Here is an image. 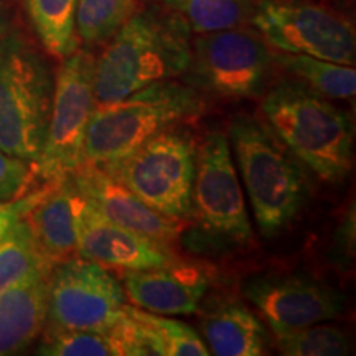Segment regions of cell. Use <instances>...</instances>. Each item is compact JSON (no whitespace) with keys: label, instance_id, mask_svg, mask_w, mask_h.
Instances as JSON below:
<instances>
[{"label":"cell","instance_id":"cell-22","mask_svg":"<svg viewBox=\"0 0 356 356\" xmlns=\"http://www.w3.org/2000/svg\"><path fill=\"white\" fill-rule=\"evenodd\" d=\"M53 266L40 254L25 220L17 222L0 239V291L40 273H51Z\"/></svg>","mask_w":356,"mask_h":356},{"label":"cell","instance_id":"cell-28","mask_svg":"<svg viewBox=\"0 0 356 356\" xmlns=\"http://www.w3.org/2000/svg\"><path fill=\"white\" fill-rule=\"evenodd\" d=\"M53 184H43L40 188H32L29 193L10 200H0V239L10 231L17 222L25 218L35 203L44 197Z\"/></svg>","mask_w":356,"mask_h":356},{"label":"cell","instance_id":"cell-3","mask_svg":"<svg viewBox=\"0 0 356 356\" xmlns=\"http://www.w3.org/2000/svg\"><path fill=\"white\" fill-rule=\"evenodd\" d=\"M202 92L188 83L165 79L122 99L96 104L84 139V162L108 168L147 140L202 115Z\"/></svg>","mask_w":356,"mask_h":356},{"label":"cell","instance_id":"cell-11","mask_svg":"<svg viewBox=\"0 0 356 356\" xmlns=\"http://www.w3.org/2000/svg\"><path fill=\"white\" fill-rule=\"evenodd\" d=\"M124 305L126 292L106 266L76 254L50 273L44 328L108 330L122 315Z\"/></svg>","mask_w":356,"mask_h":356},{"label":"cell","instance_id":"cell-17","mask_svg":"<svg viewBox=\"0 0 356 356\" xmlns=\"http://www.w3.org/2000/svg\"><path fill=\"white\" fill-rule=\"evenodd\" d=\"M74 188L71 177L53 184L44 197L25 215L40 254L55 267L76 256V220H74Z\"/></svg>","mask_w":356,"mask_h":356},{"label":"cell","instance_id":"cell-14","mask_svg":"<svg viewBox=\"0 0 356 356\" xmlns=\"http://www.w3.org/2000/svg\"><path fill=\"white\" fill-rule=\"evenodd\" d=\"M74 188L102 218L163 243H175L186 229V220L162 215L134 195L104 168L83 162L71 175Z\"/></svg>","mask_w":356,"mask_h":356},{"label":"cell","instance_id":"cell-29","mask_svg":"<svg viewBox=\"0 0 356 356\" xmlns=\"http://www.w3.org/2000/svg\"><path fill=\"white\" fill-rule=\"evenodd\" d=\"M355 207H351L340 225H338L335 233L332 257L343 269L350 266V262L355 256Z\"/></svg>","mask_w":356,"mask_h":356},{"label":"cell","instance_id":"cell-21","mask_svg":"<svg viewBox=\"0 0 356 356\" xmlns=\"http://www.w3.org/2000/svg\"><path fill=\"white\" fill-rule=\"evenodd\" d=\"M256 0H163L193 33H213L251 24Z\"/></svg>","mask_w":356,"mask_h":356},{"label":"cell","instance_id":"cell-7","mask_svg":"<svg viewBox=\"0 0 356 356\" xmlns=\"http://www.w3.org/2000/svg\"><path fill=\"white\" fill-rule=\"evenodd\" d=\"M198 145L184 129H167L106 172L162 215L190 220Z\"/></svg>","mask_w":356,"mask_h":356},{"label":"cell","instance_id":"cell-19","mask_svg":"<svg viewBox=\"0 0 356 356\" xmlns=\"http://www.w3.org/2000/svg\"><path fill=\"white\" fill-rule=\"evenodd\" d=\"M274 65L307 86L332 99H353L356 91L355 66L338 65L300 53L273 51Z\"/></svg>","mask_w":356,"mask_h":356},{"label":"cell","instance_id":"cell-24","mask_svg":"<svg viewBox=\"0 0 356 356\" xmlns=\"http://www.w3.org/2000/svg\"><path fill=\"white\" fill-rule=\"evenodd\" d=\"M274 345L286 356H343L350 353L348 335L330 325H307L273 330Z\"/></svg>","mask_w":356,"mask_h":356},{"label":"cell","instance_id":"cell-5","mask_svg":"<svg viewBox=\"0 0 356 356\" xmlns=\"http://www.w3.org/2000/svg\"><path fill=\"white\" fill-rule=\"evenodd\" d=\"M53 79L47 61L20 37L0 38V149L33 163L50 119Z\"/></svg>","mask_w":356,"mask_h":356},{"label":"cell","instance_id":"cell-31","mask_svg":"<svg viewBox=\"0 0 356 356\" xmlns=\"http://www.w3.org/2000/svg\"><path fill=\"white\" fill-rule=\"evenodd\" d=\"M144 2H152V0H144Z\"/></svg>","mask_w":356,"mask_h":356},{"label":"cell","instance_id":"cell-8","mask_svg":"<svg viewBox=\"0 0 356 356\" xmlns=\"http://www.w3.org/2000/svg\"><path fill=\"white\" fill-rule=\"evenodd\" d=\"M273 51L259 33L239 26L200 33L191 42L185 83L208 95L252 99L264 95L270 78Z\"/></svg>","mask_w":356,"mask_h":356},{"label":"cell","instance_id":"cell-12","mask_svg":"<svg viewBox=\"0 0 356 356\" xmlns=\"http://www.w3.org/2000/svg\"><path fill=\"white\" fill-rule=\"evenodd\" d=\"M243 293L261 312L270 330L335 320L346 304L341 292L296 274L254 275L243 284Z\"/></svg>","mask_w":356,"mask_h":356},{"label":"cell","instance_id":"cell-23","mask_svg":"<svg viewBox=\"0 0 356 356\" xmlns=\"http://www.w3.org/2000/svg\"><path fill=\"white\" fill-rule=\"evenodd\" d=\"M139 10L137 0H78L76 35L88 47L108 43Z\"/></svg>","mask_w":356,"mask_h":356},{"label":"cell","instance_id":"cell-1","mask_svg":"<svg viewBox=\"0 0 356 356\" xmlns=\"http://www.w3.org/2000/svg\"><path fill=\"white\" fill-rule=\"evenodd\" d=\"M190 56L191 29L178 13L165 6L137 10L96 58V104L184 76Z\"/></svg>","mask_w":356,"mask_h":356},{"label":"cell","instance_id":"cell-6","mask_svg":"<svg viewBox=\"0 0 356 356\" xmlns=\"http://www.w3.org/2000/svg\"><path fill=\"white\" fill-rule=\"evenodd\" d=\"M95 68L92 51L78 48L58 70L42 150L30 163L35 180L60 184L84 162V139L96 108Z\"/></svg>","mask_w":356,"mask_h":356},{"label":"cell","instance_id":"cell-4","mask_svg":"<svg viewBox=\"0 0 356 356\" xmlns=\"http://www.w3.org/2000/svg\"><path fill=\"white\" fill-rule=\"evenodd\" d=\"M229 145L261 234L284 233L304 210L309 184L304 168L264 121L239 114L229 124Z\"/></svg>","mask_w":356,"mask_h":356},{"label":"cell","instance_id":"cell-25","mask_svg":"<svg viewBox=\"0 0 356 356\" xmlns=\"http://www.w3.org/2000/svg\"><path fill=\"white\" fill-rule=\"evenodd\" d=\"M129 317L149 328L150 333L159 341L163 356H208L211 355L208 345L197 330L184 322L168 318L167 315H159L147 312L136 305H124Z\"/></svg>","mask_w":356,"mask_h":356},{"label":"cell","instance_id":"cell-2","mask_svg":"<svg viewBox=\"0 0 356 356\" xmlns=\"http://www.w3.org/2000/svg\"><path fill=\"white\" fill-rule=\"evenodd\" d=\"M261 109L270 131L320 180H345L353 163L355 134L343 111L293 79L274 84Z\"/></svg>","mask_w":356,"mask_h":356},{"label":"cell","instance_id":"cell-26","mask_svg":"<svg viewBox=\"0 0 356 356\" xmlns=\"http://www.w3.org/2000/svg\"><path fill=\"white\" fill-rule=\"evenodd\" d=\"M37 353L47 356H118L111 327L102 332L43 328Z\"/></svg>","mask_w":356,"mask_h":356},{"label":"cell","instance_id":"cell-18","mask_svg":"<svg viewBox=\"0 0 356 356\" xmlns=\"http://www.w3.org/2000/svg\"><path fill=\"white\" fill-rule=\"evenodd\" d=\"M210 353L216 356L264 355L267 332L261 320L241 302L213 300L200 318Z\"/></svg>","mask_w":356,"mask_h":356},{"label":"cell","instance_id":"cell-10","mask_svg":"<svg viewBox=\"0 0 356 356\" xmlns=\"http://www.w3.org/2000/svg\"><path fill=\"white\" fill-rule=\"evenodd\" d=\"M251 24L277 51L355 66V29L330 7L304 0H259Z\"/></svg>","mask_w":356,"mask_h":356},{"label":"cell","instance_id":"cell-13","mask_svg":"<svg viewBox=\"0 0 356 356\" xmlns=\"http://www.w3.org/2000/svg\"><path fill=\"white\" fill-rule=\"evenodd\" d=\"M76 254L119 270H140L181 261L172 244L139 234L102 218L81 195H74Z\"/></svg>","mask_w":356,"mask_h":356},{"label":"cell","instance_id":"cell-27","mask_svg":"<svg viewBox=\"0 0 356 356\" xmlns=\"http://www.w3.org/2000/svg\"><path fill=\"white\" fill-rule=\"evenodd\" d=\"M35 177L30 163L12 157L0 149V200H10L29 193Z\"/></svg>","mask_w":356,"mask_h":356},{"label":"cell","instance_id":"cell-20","mask_svg":"<svg viewBox=\"0 0 356 356\" xmlns=\"http://www.w3.org/2000/svg\"><path fill=\"white\" fill-rule=\"evenodd\" d=\"M24 3L35 33L51 56L65 60L78 50V0H24Z\"/></svg>","mask_w":356,"mask_h":356},{"label":"cell","instance_id":"cell-30","mask_svg":"<svg viewBox=\"0 0 356 356\" xmlns=\"http://www.w3.org/2000/svg\"><path fill=\"white\" fill-rule=\"evenodd\" d=\"M6 29H7L6 12H3V3H2V0H0V38L6 35Z\"/></svg>","mask_w":356,"mask_h":356},{"label":"cell","instance_id":"cell-16","mask_svg":"<svg viewBox=\"0 0 356 356\" xmlns=\"http://www.w3.org/2000/svg\"><path fill=\"white\" fill-rule=\"evenodd\" d=\"M48 277L50 273L33 274L0 291V356L20 353L42 335Z\"/></svg>","mask_w":356,"mask_h":356},{"label":"cell","instance_id":"cell-15","mask_svg":"<svg viewBox=\"0 0 356 356\" xmlns=\"http://www.w3.org/2000/svg\"><path fill=\"white\" fill-rule=\"evenodd\" d=\"M124 286L134 305L159 315H191L210 289L203 266L178 261L154 269L124 270Z\"/></svg>","mask_w":356,"mask_h":356},{"label":"cell","instance_id":"cell-9","mask_svg":"<svg viewBox=\"0 0 356 356\" xmlns=\"http://www.w3.org/2000/svg\"><path fill=\"white\" fill-rule=\"evenodd\" d=\"M191 218L197 221L200 246H243L252 238L229 140L220 131L208 134L198 147Z\"/></svg>","mask_w":356,"mask_h":356}]
</instances>
